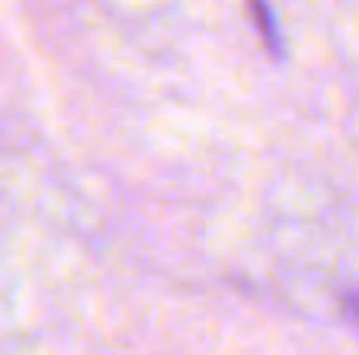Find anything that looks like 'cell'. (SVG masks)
Instances as JSON below:
<instances>
[{"label":"cell","mask_w":359,"mask_h":355,"mask_svg":"<svg viewBox=\"0 0 359 355\" xmlns=\"http://www.w3.org/2000/svg\"><path fill=\"white\" fill-rule=\"evenodd\" d=\"M248 11H251V21H255V28H258L265 49H269L272 56H283V35H279V28H276L272 7H269L265 0H248Z\"/></svg>","instance_id":"1"},{"label":"cell","mask_w":359,"mask_h":355,"mask_svg":"<svg viewBox=\"0 0 359 355\" xmlns=\"http://www.w3.org/2000/svg\"><path fill=\"white\" fill-rule=\"evenodd\" d=\"M342 307H346V314H349V321L359 328V289L353 293H346V300H342Z\"/></svg>","instance_id":"2"}]
</instances>
